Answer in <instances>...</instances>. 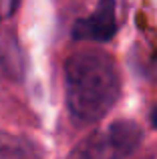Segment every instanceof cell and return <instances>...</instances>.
I'll use <instances>...</instances> for the list:
<instances>
[{
    "mask_svg": "<svg viewBox=\"0 0 157 159\" xmlns=\"http://www.w3.org/2000/svg\"><path fill=\"white\" fill-rule=\"evenodd\" d=\"M121 95V77L115 61L103 51L81 48L65 62V99L77 125L101 121Z\"/></svg>",
    "mask_w": 157,
    "mask_h": 159,
    "instance_id": "6da1fadb",
    "label": "cell"
},
{
    "mask_svg": "<svg viewBox=\"0 0 157 159\" xmlns=\"http://www.w3.org/2000/svg\"><path fill=\"white\" fill-rule=\"evenodd\" d=\"M143 131L135 121H115L107 127V131L85 141L75 155L81 157H127L135 153L141 145Z\"/></svg>",
    "mask_w": 157,
    "mask_h": 159,
    "instance_id": "7a4b0ae2",
    "label": "cell"
},
{
    "mask_svg": "<svg viewBox=\"0 0 157 159\" xmlns=\"http://www.w3.org/2000/svg\"><path fill=\"white\" fill-rule=\"evenodd\" d=\"M117 32V14L115 0H99L93 14L78 18L73 26L75 40H91V43H109Z\"/></svg>",
    "mask_w": 157,
    "mask_h": 159,
    "instance_id": "3957f363",
    "label": "cell"
},
{
    "mask_svg": "<svg viewBox=\"0 0 157 159\" xmlns=\"http://www.w3.org/2000/svg\"><path fill=\"white\" fill-rule=\"evenodd\" d=\"M0 69L12 81H20L24 75V57L12 32H0Z\"/></svg>",
    "mask_w": 157,
    "mask_h": 159,
    "instance_id": "277c9868",
    "label": "cell"
},
{
    "mask_svg": "<svg viewBox=\"0 0 157 159\" xmlns=\"http://www.w3.org/2000/svg\"><path fill=\"white\" fill-rule=\"evenodd\" d=\"M38 155V149L26 141L24 137L12 135V133L0 131V159L2 157H34Z\"/></svg>",
    "mask_w": 157,
    "mask_h": 159,
    "instance_id": "5b68a950",
    "label": "cell"
},
{
    "mask_svg": "<svg viewBox=\"0 0 157 159\" xmlns=\"http://www.w3.org/2000/svg\"><path fill=\"white\" fill-rule=\"evenodd\" d=\"M20 0H0V22L8 20L16 10H18Z\"/></svg>",
    "mask_w": 157,
    "mask_h": 159,
    "instance_id": "8992f818",
    "label": "cell"
},
{
    "mask_svg": "<svg viewBox=\"0 0 157 159\" xmlns=\"http://www.w3.org/2000/svg\"><path fill=\"white\" fill-rule=\"evenodd\" d=\"M151 125L157 129V105H155V109H153V113H151Z\"/></svg>",
    "mask_w": 157,
    "mask_h": 159,
    "instance_id": "52a82bcc",
    "label": "cell"
}]
</instances>
